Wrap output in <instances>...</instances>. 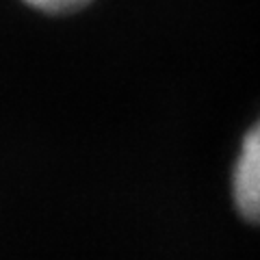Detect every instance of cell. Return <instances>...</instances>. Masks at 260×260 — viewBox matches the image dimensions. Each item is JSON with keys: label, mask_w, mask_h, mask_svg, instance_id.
<instances>
[{"label": "cell", "mask_w": 260, "mask_h": 260, "mask_svg": "<svg viewBox=\"0 0 260 260\" xmlns=\"http://www.w3.org/2000/svg\"><path fill=\"white\" fill-rule=\"evenodd\" d=\"M232 195L239 213L260 223V119L243 139L232 174Z\"/></svg>", "instance_id": "obj_1"}, {"label": "cell", "mask_w": 260, "mask_h": 260, "mask_svg": "<svg viewBox=\"0 0 260 260\" xmlns=\"http://www.w3.org/2000/svg\"><path fill=\"white\" fill-rule=\"evenodd\" d=\"M32 9L44 11V13H72L87 7L91 0H24Z\"/></svg>", "instance_id": "obj_2"}]
</instances>
